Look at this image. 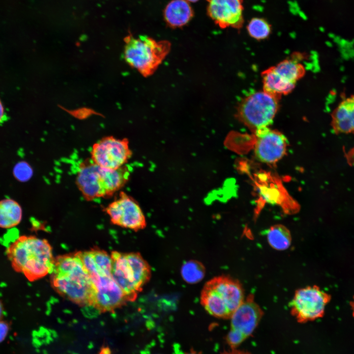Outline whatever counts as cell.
Instances as JSON below:
<instances>
[{"label":"cell","instance_id":"cell-1","mask_svg":"<svg viewBox=\"0 0 354 354\" xmlns=\"http://www.w3.org/2000/svg\"><path fill=\"white\" fill-rule=\"evenodd\" d=\"M88 273L94 288L93 308L99 312L114 311L128 298L114 280L112 259L106 252L97 250L76 253Z\"/></svg>","mask_w":354,"mask_h":354},{"label":"cell","instance_id":"cell-2","mask_svg":"<svg viewBox=\"0 0 354 354\" xmlns=\"http://www.w3.org/2000/svg\"><path fill=\"white\" fill-rule=\"evenodd\" d=\"M5 253L13 269L23 274L30 282L54 270L55 260L46 239L22 235L8 245Z\"/></svg>","mask_w":354,"mask_h":354},{"label":"cell","instance_id":"cell-3","mask_svg":"<svg viewBox=\"0 0 354 354\" xmlns=\"http://www.w3.org/2000/svg\"><path fill=\"white\" fill-rule=\"evenodd\" d=\"M52 274V286L60 295L80 306L93 307L94 288L76 253L57 257Z\"/></svg>","mask_w":354,"mask_h":354},{"label":"cell","instance_id":"cell-4","mask_svg":"<svg viewBox=\"0 0 354 354\" xmlns=\"http://www.w3.org/2000/svg\"><path fill=\"white\" fill-rule=\"evenodd\" d=\"M129 176L125 166L110 169L87 159L79 164L76 184L86 200L93 201L112 196L125 184Z\"/></svg>","mask_w":354,"mask_h":354},{"label":"cell","instance_id":"cell-5","mask_svg":"<svg viewBox=\"0 0 354 354\" xmlns=\"http://www.w3.org/2000/svg\"><path fill=\"white\" fill-rule=\"evenodd\" d=\"M124 41L126 61L146 77L154 73L171 48L169 41H156L147 35L135 37L129 34Z\"/></svg>","mask_w":354,"mask_h":354},{"label":"cell","instance_id":"cell-6","mask_svg":"<svg viewBox=\"0 0 354 354\" xmlns=\"http://www.w3.org/2000/svg\"><path fill=\"white\" fill-rule=\"evenodd\" d=\"M111 256L114 280L129 301H134L150 279L151 269L148 264L138 253L113 251Z\"/></svg>","mask_w":354,"mask_h":354},{"label":"cell","instance_id":"cell-7","mask_svg":"<svg viewBox=\"0 0 354 354\" xmlns=\"http://www.w3.org/2000/svg\"><path fill=\"white\" fill-rule=\"evenodd\" d=\"M279 98L264 90L249 94L238 105L236 118L254 132L268 127L278 110Z\"/></svg>","mask_w":354,"mask_h":354},{"label":"cell","instance_id":"cell-8","mask_svg":"<svg viewBox=\"0 0 354 354\" xmlns=\"http://www.w3.org/2000/svg\"><path fill=\"white\" fill-rule=\"evenodd\" d=\"M286 59L262 73L263 90L280 97L287 94L295 88L296 82L305 74L303 65L297 60V55Z\"/></svg>","mask_w":354,"mask_h":354},{"label":"cell","instance_id":"cell-9","mask_svg":"<svg viewBox=\"0 0 354 354\" xmlns=\"http://www.w3.org/2000/svg\"><path fill=\"white\" fill-rule=\"evenodd\" d=\"M263 314L253 295L244 300L231 317V327L227 341L232 349H235L252 333Z\"/></svg>","mask_w":354,"mask_h":354},{"label":"cell","instance_id":"cell-10","mask_svg":"<svg viewBox=\"0 0 354 354\" xmlns=\"http://www.w3.org/2000/svg\"><path fill=\"white\" fill-rule=\"evenodd\" d=\"M330 295L314 285L297 290L290 302L291 313L299 323H305L322 317Z\"/></svg>","mask_w":354,"mask_h":354},{"label":"cell","instance_id":"cell-11","mask_svg":"<svg viewBox=\"0 0 354 354\" xmlns=\"http://www.w3.org/2000/svg\"><path fill=\"white\" fill-rule=\"evenodd\" d=\"M90 155V159L95 164L107 169H117L124 166L132 152L127 139L109 136L93 145Z\"/></svg>","mask_w":354,"mask_h":354},{"label":"cell","instance_id":"cell-12","mask_svg":"<svg viewBox=\"0 0 354 354\" xmlns=\"http://www.w3.org/2000/svg\"><path fill=\"white\" fill-rule=\"evenodd\" d=\"M104 210L115 225L135 231L146 227V218L139 205L124 192H121L118 197L107 206Z\"/></svg>","mask_w":354,"mask_h":354},{"label":"cell","instance_id":"cell-13","mask_svg":"<svg viewBox=\"0 0 354 354\" xmlns=\"http://www.w3.org/2000/svg\"><path fill=\"white\" fill-rule=\"evenodd\" d=\"M254 133L256 137L254 152L260 161L274 164L285 154L288 142L283 134L268 127L258 129Z\"/></svg>","mask_w":354,"mask_h":354},{"label":"cell","instance_id":"cell-14","mask_svg":"<svg viewBox=\"0 0 354 354\" xmlns=\"http://www.w3.org/2000/svg\"><path fill=\"white\" fill-rule=\"evenodd\" d=\"M207 12L222 29H240L244 23L243 0H206Z\"/></svg>","mask_w":354,"mask_h":354},{"label":"cell","instance_id":"cell-15","mask_svg":"<svg viewBox=\"0 0 354 354\" xmlns=\"http://www.w3.org/2000/svg\"><path fill=\"white\" fill-rule=\"evenodd\" d=\"M206 283L217 293L232 315L244 300L243 288L236 279L219 276Z\"/></svg>","mask_w":354,"mask_h":354},{"label":"cell","instance_id":"cell-16","mask_svg":"<svg viewBox=\"0 0 354 354\" xmlns=\"http://www.w3.org/2000/svg\"><path fill=\"white\" fill-rule=\"evenodd\" d=\"M193 15V10L186 0H172L167 5L164 11L165 21L172 28L185 26Z\"/></svg>","mask_w":354,"mask_h":354},{"label":"cell","instance_id":"cell-17","mask_svg":"<svg viewBox=\"0 0 354 354\" xmlns=\"http://www.w3.org/2000/svg\"><path fill=\"white\" fill-rule=\"evenodd\" d=\"M201 303L206 311L215 317L229 319L232 316L225 302L206 283L201 292Z\"/></svg>","mask_w":354,"mask_h":354},{"label":"cell","instance_id":"cell-18","mask_svg":"<svg viewBox=\"0 0 354 354\" xmlns=\"http://www.w3.org/2000/svg\"><path fill=\"white\" fill-rule=\"evenodd\" d=\"M22 216V208L16 201L10 198L0 201V228L10 229L17 226Z\"/></svg>","mask_w":354,"mask_h":354},{"label":"cell","instance_id":"cell-19","mask_svg":"<svg viewBox=\"0 0 354 354\" xmlns=\"http://www.w3.org/2000/svg\"><path fill=\"white\" fill-rule=\"evenodd\" d=\"M333 125L335 130L339 132H354V113L349 100L342 102L335 110Z\"/></svg>","mask_w":354,"mask_h":354},{"label":"cell","instance_id":"cell-20","mask_svg":"<svg viewBox=\"0 0 354 354\" xmlns=\"http://www.w3.org/2000/svg\"><path fill=\"white\" fill-rule=\"evenodd\" d=\"M267 241L273 248L284 250L289 247L292 237L290 231L281 224L274 225L266 232Z\"/></svg>","mask_w":354,"mask_h":354},{"label":"cell","instance_id":"cell-21","mask_svg":"<svg viewBox=\"0 0 354 354\" xmlns=\"http://www.w3.org/2000/svg\"><path fill=\"white\" fill-rule=\"evenodd\" d=\"M181 275L187 283L195 284L202 280L205 275L204 265L196 260L186 262L181 266Z\"/></svg>","mask_w":354,"mask_h":354},{"label":"cell","instance_id":"cell-22","mask_svg":"<svg viewBox=\"0 0 354 354\" xmlns=\"http://www.w3.org/2000/svg\"><path fill=\"white\" fill-rule=\"evenodd\" d=\"M248 34L257 40L266 38L271 31V25L267 20L261 17H254L247 26Z\"/></svg>","mask_w":354,"mask_h":354},{"label":"cell","instance_id":"cell-23","mask_svg":"<svg viewBox=\"0 0 354 354\" xmlns=\"http://www.w3.org/2000/svg\"><path fill=\"white\" fill-rule=\"evenodd\" d=\"M31 166L27 162L22 161L18 162L13 169V175L19 181L26 182L29 180L33 175Z\"/></svg>","mask_w":354,"mask_h":354},{"label":"cell","instance_id":"cell-24","mask_svg":"<svg viewBox=\"0 0 354 354\" xmlns=\"http://www.w3.org/2000/svg\"><path fill=\"white\" fill-rule=\"evenodd\" d=\"M10 329L9 324L3 320H0V343L6 337Z\"/></svg>","mask_w":354,"mask_h":354},{"label":"cell","instance_id":"cell-25","mask_svg":"<svg viewBox=\"0 0 354 354\" xmlns=\"http://www.w3.org/2000/svg\"><path fill=\"white\" fill-rule=\"evenodd\" d=\"M6 111L4 103L0 97V124L6 118Z\"/></svg>","mask_w":354,"mask_h":354},{"label":"cell","instance_id":"cell-26","mask_svg":"<svg viewBox=\"0 0 354 354\" xmlns=\"http://www.w3.org/2000/svg\"><path fill=\"white\" fill-rule=\"evenodd\" d=\"M222 354H251L250 353L243 351H239L236 349H232L229 352H225Z\"/></svg>","mask_w":354,"mask_h":354},{"label":"cell","instance_id":"cell-27","mask_svg":"<svg viewBox=\"0 0 354 354\" xmlns=\"http://www.w3.org/2000/svg\"><path fill=\"white\" fill-rule=\"evenodd\" d=\"M4 309L3 304L0 299V320H3L4 315Z\"/></svg>","mask_w":354,"mask_h":354},{"label":"cell","instance_id":"cell-28","mask_svg":"<svg viewBox=\"0 0 354 354\" xmlns=\"http://www.w3.org/2000/svg\"><path fill=\"white\" fill-rule=\"evenodd\" d=\"M349 101L350 102L351 106L352 109L353 110V111L354 113V98L349 99Z\"/></svg>","mask_w":354,"mask_h":354},{"label":"cell","instance_id":"cell-29","mask_svg":"<svg viewBox=\"0 0 354 354\" xmlns=\"http://www.w3.org/2000/svg\"><path fill=\"white\" fill-rule=\"evenodd\" d=\"M351 305H352V308H353V310L354 311V297L353 301L351 303Z\"/></svg>","mask_w":354,"mask_h":354},{"label":"cell","instance_id":"cell-30","mask_svg":"<svg viewBox=\"0 0 354 354\" xmlns=\"http://www.w3.org/2000/svg\"><path fill=\"white\" fill-rule=\"evenodd\" d=\"M187 0V1H190V2H196V1H198V0Z\"/></svg>","mask_w":354,"mask_h":354},{"label":"cell","instance_id":"cell-31","mask_svg":"<svg viewBox=\"0 0 354 354\" xmlns=\"http://www.w3.org/2000/svg\"><path fill=\"white\" fill-rule=\"evenodd\" d=\"M187 354H198L197 353H196L195 352L192 351Z\"/></svg>","mask_w":354,"mask_h":354}]
</instances>
